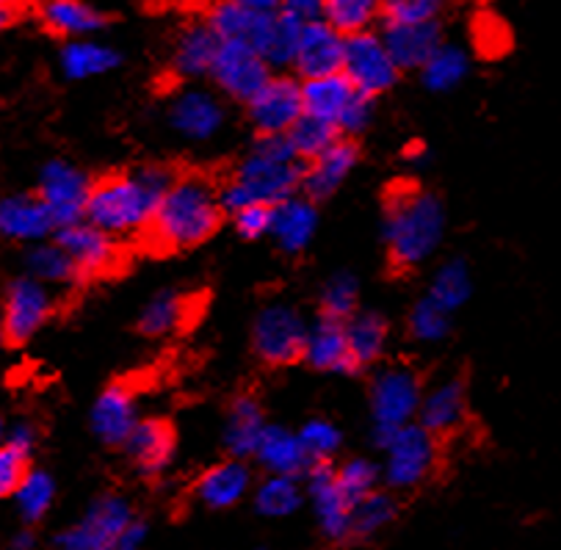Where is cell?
Masks as SVG:
<instances>
[{"mask_svg":"<svg viewBox=\"0 0 561 550\" xmlns=\"http://www.w3.org/2000/svg\"><path fill=\"white\" fill-rule=\"evenodd\" d=\"M305 177V161L294 152L288 136H261L236 172L219 188L221 208L236 214L247 205H279L296 197Z\"/></svg>","mask_w":561,"mask_h":550,"instance_id":"6da1fadb","label":"cell"},{"mask_svg":"<svg viewBox=\"0 0 561 550\" xmlns=\"http://www.w3.org/2000/svg\"><path fill=\"white\" fill-rule=\"evenodd\" d=\"M219 188L210 180L188 174L172 180L147 227V241L161 252L192 250L208 241L221 225Z\"/></svg>","mask_w":561,"mask_h":550,"instance_id":"7a4b0ae2","label":"cell"},{"mask_svg":"<svg viewBox=\"0 0 561 550\" xmlns=\"http://www.w3.org/2000/svg\"><path fill=\"white\" fill-rule=\"evenodd\" d=\"M172 174L163 169H139L114 174L94 183L87 203V221L111 238H128L147 232L158 203L172 186Z\"/></svg>","mask_w":561,"mask_h":550,"instance_id":"3957f363","label":"cell"},{"mask_svg":"<svg viewBox=\"0 0 561 550\" xmlns=\"http://www.w3.org/2000/svg\"><path fill=\"white\" fill-rule=\"evenodd\" d=\"M446 236V210L434 194L401 186L385 208V243L399 268L426 263Z\"/></svg>","mask_w":561,"mask_h":550,"instance_id":"277c9868","label":"cell"},{"mask_svg":"<svg viewBox=\"0 0 561 550\" xmlns=\"http://www.w3.org/2000/svg\"><path fill=\"white\" fill-rule=\"evenodd\" d=\"M423 388L415 371L404 365H393L377 374L370 385V415H374V440L385 446L393 432L410 426L421 410Z\"/></svg>","mask_w":561,"mask_h":550,"instance_id":"5b68a950","label":"cell"},{"mask_svg":"<svg viewBox=\"0 0 561 550\" xmlns=\"http://www.w3.org/2000/svg\"><path fill=\"white\" fill-rule=\"evenodd\" d=\"M382 475L393 490H412L432 475L437 465V437L428 435L421 423L401 426L385 440Z\"/></svg>","mask_w":561,"mask_h":550,"instance_id":"8992f818","label":"cell"},{"mask_svg":"<svg viewBox=\"0 0 561 550\" xmlns=\"http://www.w3.org/2000/svg\"><path fill=\"white\" fill-rule=\"evenodd\" d=\"M341 72L365 98H379V94L390 92L401 76V70L390 58L388 47H385L382 36L374 34V31L346 36Z\"/></svg>","mask_w":561,"mask_h":550,"instance_id":"52a82bcc","label":"cell"},{"mask_svg":"<svg viewBox=\"0 0 561 550\" xmlns=\"http://www.w3.org/2000/svg\"><path fill=\"white\" fill-rule=\"evenodd\" d=\"M305 341V319L288 305H268L252 324V348L266 365H290L301 359Z\"/></svg>","mask_w":561,"mask_h":550,"instance_id":"ba28073f","label":"cell"},{"mask_svg":"<svg viewBox=\"0 0 561 550\" xmlns=\"http://www.w3.org/2000/svg\"><path fill=\"white\" fill-rule=\"evenodd\" d=\"M0 316H3V330L7 343L23 346L34 341L36 332L47 324L53 316V296L45 283L34 277H18L9 283L3 301H0Z\"/></svg>","mask_w":561,"mask_h":550,"instance_id":"9c48e42d","label":"cell"},{"mask_svg":"<svg viewBox=\"0 0 561 550\" xmlns=\"http://www.w3.org/2000/svg\"><path fill=\"white\" fill-rule=\"evenodd\" d=\"M89 192H92V183H89L81 169L67 161H50L45 163L39 174L36 197L45 203L56 230H61V227L78 225V221L87 219Z\"/></svg>","mask_w":561,"mask_h":550,"instance_id":"30bf717a","label":"cell"},{"mask_svg":"<svg viewBox=\"0 0 561 550\" xmlns=\"http://www.w3.org/2000/svg\"><path fill=\"white\" fill-rule=\"evenodd\" d=\"M134 520V509L119 495H103L87 509V515L58 534V550H111L119 534Z\"/></svg>","mask_w":561,"mask_h":550,"instance_id":"8fae6325","label":"cell"},{"mask_svg":"<svg viewBox=\"0 0 561 550\" xmlns=\"http://www.w3.org/2000/svg\"><path fill=\"white\" fill-rule=\"evenodd\" d=\"M208 78L230 100L249 103L266 87V81L272 78V67L252 47L236 45V42H221Z\"/></svg>","mask_w":561,"mask_h":550,"instance_id":"7c38bea8","label":"cell"},{"mask_svg":"<svg viewBox=\"0 0 561 550\" xmlns=\"http://www.w3.org/2000/svg\"><path fill=\"white\" fill-rule=\"evenodd\" d=\"M249 119L261 136H288L299 116L305 114L301 105V83L294 78H268L266 87L247 103Z\"/></svg>","mask_w":561,"mask_h":550,"instance_id":"4fadbf2b","label":"cell"},{"mask_svg":"<svg viewBox=\"0 0 561 550\" xmlns=\"http://www.w3.org/2000/svg\"><path fill=\"white\" fill-rule=\"evenodd\" d=\"M56 241L70 255V261L76 263L78 277H100V274L114 272L116 263H119L116 238L89 225L87 219L56 230Z\"/></svg>","mask_w":561,"mask_h":550,"instance_id":"5bb4252c","label":"cell"},{"mask_svg":"<svg viewBox=\"0 0 561 550\" xmlns=\"http://www.w3.org/2000/svg\"><path fill=\"white\" fill-rule=\"evenodd\" d=\"M307 490H310V499H313V509L324 537L332 539V542H343V539L352 537L354 504L337 486L335 468L330 462H319L307 470Z\"/></svg>","mask_w":561,"mask_h":550,"instance_id":"9a60e30c","label":"cell"},{"mask_svg":"<svg viewBox=\"0 0 561 550\" xmlns=\"http://www.w3.org/2000/svg\"><path fill=\"white\" fill-rule=\"evenodd\" d=\"M343 47H346V36L332 31L324 20L301 25L299 45H296L294 56V70L305 81L337 76L343 70Z\"/></svg>","mask_w":561,"mask_h":550,"instance_id":"2e32d148","label":"cell"},{"mask_svg":"<svg viewBox=\"0 0 561 550\" xmlns=\"http://www.w3.org/2000/svg\"><path fill=\"white\" fill-rule=\"evenodd\" d=\"M208 28L219 36V42H236V45H247L263 56L266 47L268 31H272L274 12H252L243 9L232 0H216L208 9L205 18Z\"/></svg>","mask_w":561,"mask_h":550,"instance_id":"e0dca14e","label":"cell"},{"mask_svg":"<svg viewBox=\"0 0 561 550\" xmlns=\"http://www.w3.org/2000/svg\"><path fill=\"white\" fill-rule=\"evenodd\" d=\"M56 232L45 203L36 194L0 197V238L12 243H42Z\"/></svg>","mask_w":561,"mask_h":550,"instance_id":"ac0fdd59","label":"cell"},{"mask_svg":"<svg viewBox=\"0 0 561 550\" xmlns=\"http://www.w3.org/2000/svg\"><path fill=\"white\" fill-rule=\"evenodd\" d=\"M122 448L141 475L156 479L167 473L174 459V432L161 417H145L136 423V429L122 443Z\"/></svg>","mask_w":561,"mask_h":550,"instance_id":"d6986e66","label":"cell"},{"mask_svg":"<svg viewBox=\"0 0 561 550\" xmlns=\"http://www.w3.org/2000/svg\"><path fill=\"white\" fill-rule=\"evenodd\" d=\"M169 122L185 139H214L225 125V105L203 89H185L169 105Z\"/></svg>","mask_w":561,"mask_h":550,"instance_id":"ffe728a7","label":"cell"},{"mask_svg":"<svg viewBox=\"0 0 561 550\" xmlns=\"http://www.w3.org/2000/svg\"><path fill=\"white\" fill-rule=\"evenodd\" d=\"M379 36L401 72H421L432 53L443 45L440 23H385Z\"/></svg>","mask_w":561,"mask_h":550,"instance_id":"44dd1931","label":"cell"},{"mask_svg":"<svg viewBox=\"0 0 561 550\" xmlns=\"http://www.w3.org/2000/svg\"><path fill=\"white\" fill-rule=\"evenodd\" d=\"M139 406L128 385H111L92 406V429L105 446H122L139 423Z\"/></svg>","mask_w":561,"mask_h":550,"instance_id":"7402d4cb","label":"cell"},{"mask_svg":"<svg viewBox=\"0 0 561 550\" xmlns=\"http://www.w3.org/2000/svg\"><path fill=\"white\" fill-rule=\"evenodd\" d=\"M421 426L428 435H451L468 421V388L462 379H448L423 393L421 399Z\"/></svg>","mask_w":561,"mask_h":550,"instance_id":"603a6c76","label":"cell"},{"mask_svg":"<svg viewBox=\"0 0 561 550\" xmlns=\"http://www.w3.org/2000/svg\"><path fill=\"white\" fill-rule=\"evenodd\" d=\"M301 359L313 365L316 371H332V374L357 371L352 352H348L346 326H343V321L324 319V316H321L313 326H307V341H305V354H301Z\"/></svg>","mask_w":561,"mask_h":550,"instance_id":"cb8c5ba5","label":"cell"},{"mask_svg":"<svg viewBox=\"0 0 561 550\" xmlns=\"http://www.w3.org/2000/svg\"><path fill=\"white\" fill-rule=\"evenodd\" d=\"M39 20L53 36L67 42L92 39L108 25V18L87 0H42Z\"/></svg>","mask_w":561,"mask_h":550,"instance_id":"d4e9b609","label":"cell"},{"mask_svg":"<svg viewBox=\"0 0 561 550\" xmlns=\"http://www.w3.org/2000/svg\"><path fill=\"white\" fill-rule=\"evenodd\" d=\"M319 227V214H316L313 199L288 197L272 208V230L268 236L277 241V247L288 255H299L310 247Z\"/></svg>","mask_w":561,"mask_h":550,"instance_id":"484cf974","label":"cell"},{"mask_svg":"<svg viewBox=\"0 0 561 550\" xmlns=\"http://www.w3.org/2000/svg\"><path fill=\"white\" fill-rule=\"evenodd\" d=\"M357 163V147L352 141L341 139L330 147L327 152H321L319 158L305 167V177H301V188H305L307 199H327L343 186V180L348 177V172Z\"/></svg>","mask_w":561,"mask_h":550,"instance_id":"4316f807","label":"cell"},{"mask_svg":"<svg viewBox=\"0 0 561 550\" xmlns=\"http://www.w3.org/2000/svg\"><path fill=\"white\" fill-rule=\"evenodd\" d=\"M249 490H252V473L243 459H227L199 475L194 493L208 509H230Z\"/></svg>","mask_w":561,"mask_h":550,"instance_id":"83f0119b","label":"cell"},{"mask_svg":"<svg viewBox=\"0 0 561 550\" xmlns=\"http://www.w3.org/2000/svg\"><path fill=\"white\" fill-rule=\"evenodd\" d=\"M357 94L359 92L346 81L343 72L327 78H313V81H301V105H305V114L330 122L335 130Z\"/></svg>","mask_w":561,"mask_h":550,"instance_id":"f1b7e54d","label":"cell"},{"mask_svg":"<svg viewBox=\"0 0 561 550\" xmlns=\"http://www.w3.org/2000/svg\"><path fill=\"white\" fill-rule=\"evenodd\" d=\"M255 459L266 468L268 475H296L299 479L313 468L310 457L301 448L299 435L283 429V426H266L255 448Z\"/></svg>","mask_w":561,"mask_h":550,"instance_id":"f546056e","label":"cell"},{"mask_svg":"<svg viewBox=\"0 0 561 550\" xmlns=\"http://www.w3.org/2000/svg\"><path fill=\"white\" fill-rule=\"evenodd\" d=\"M219 36L208 28V23H194L178 36L172 56V70L178 78L194 81V78H208L214 58L219 53Z\"/></svg>","mask_w":561,"mask_h":550,"instance_id":"4dcf8cb0","label":"cell"},{"mask_svg":"<svg viewBox=\"0 0 561 550\" xmlns=\"http://www.w3.org/2000/svg\"><path fill=\"white\" fill-rule=\"evenodd\" d=\"M122 61L114 47L98 39H72L58 53V70L70 81H89L116 70Z\"/></svg>","mask_w":561,"mask_h":550,"instance_id":"1f68e13d","label":"cell"},{"mask_svg":"<svg viewBox=\"0 0 561 550\" xmlns=\"http://www.w3.org/2000/svg\"><path fill=\"white\" fill-rule=\"evenodd\" d=\"M266 426L268 423L266 417H263L261 404H257L252 396H241V399H236V404L230 406V415H227V429H225L227 451L232 454V459L255 457V448L257 443H261Z\"/></svg>","mask_w":561,"mask_h":550,"instance_id":"d6a6232c","label":"cell"},{"mask_svg":"<svg viewBox=\"0 0 561 550\" xmlns=\"http://www.w3.org/2000/svg\"><path fill=\"white\" fill-rule=\"evenodd\" d=\"M346 326V341H348V352H352L354 365L365 368V365H374L379 357L385 354L390 341V330H388V321L382 319L379 313H354L352 319L343 321Z\"/></svg>","mask_w":561,"mask_h":550,"instance_id":"836d02e7","label":"cell"},{"mask_svg":"<svg viewBox=\"0 0 561 550\" xmlns=\"http://www.w3.org/2000/svg\"><path fill=\"white\" fill-rule=\"evenodd\" d=\"M470 72V56L465 47L454 45V42H443L437 50L432 53L426 65L421 67L423 87L432 92H451L459 83L468 78Z\"/></svg>","mask_w":561,"mask_h":550,"instance_id":"e575fe53","label":"cell"},{"mask_svg":"<svg viewBox=\"0 0 561 550\" xmlns=\"http://www.w3.org/2000/svg\"><path fill=\"white\" fill-rule=\"evenodd\" d=\"M188 316H192V299L174 290H163L145 305L139 316V330L150 337H163L180 330Z\"/></svg>","mask_w":561,"mask_h":550,"instance_id":"d590c367","label":"cell"},{"mask_svg":"<svg viewBox=\"0 0 561 550\" xmlns=\"http://www.w3.org/2000/svg\"><path fill=\"white\" fill-rule=\"evenodd\" d=\"M382 18V0H324V23L341 36H357Z\"/></svg>","mask_w":561,"mask_h":550,"instance_id":"8d00e7d4","label":"cell"},{"mask_svg":"<svg viewBox=\"0 0 561 550\" xmlns=\"http://www.w3.org/2000/svg\"><path fill=\"white\" fill-rule=\"evenodd\" d=\"M25 268H28V277L45 285H67L78 279L76 263L58 247V241H42L31 247L28 255H25Z\"/></svg>","mask_w":561,"mask_h":550,"instance_id":"74e56055","label":"cell"},{"mask_svg":"<svg viewBox=\"0 0 561 550\" xmlns=\"http://www.w3.org/2000/svg\"><path fill=\"white\" fill-rule=\"evenodd\" d=\"M305 501V490L296 475H266L255 490V506L263 517H288Z\"/></svg>","mask_w":561,"mask_h":550,"instance_id":"f35d334b","label":"cell"},{"mask_svg":"<svg viewBox=\"0 0 561 550\" xmlns=\"http://www.w3.org/2000/svg\"><path fill=\"white\" fill-rule=\"evenodd\" d=\"M473 294V277L465 261H448L434 272L432 285H428V296L446 310H459L465 301Z\"/></svg>","mask_w":561,"mask_h":550,"instance_id":"ab89813d","label":"cell"},{"mask_svg":"<svg viewBox=\"0 0 561 550\" xmlns=\"http://www.w3.org/2000/svg\"><path fill=\"white\" fill-rule=\"evenodd\" d=\"M53 501H56V481L45 470H28L23 484L14 493V504H18L20 515L25 523H39L42 517L50 512Z\"/></svg>","mask_w":561,"mask_h":550,"instance_id":"60d3db41","label":"cell"},{"mask_svg":"<svg viewBox=\"0 0 561 550\" xmlns=\"http://www.w3.org/2000/svg\"><path fill=\"white\" fill-rule=\"evenodd\" d=\"M288 141H290V147H294L296 156H299L301 161L310 163L313 158H319L321 152L330 150L335 141H341V134L332 128L330 122L301 114L299 122H296L294 128L288 130Z\"/></svg>","mask_w":561,"mask_h":550,"instance_id":"b9f144b4","label":"cell"},{"mask_svg":"<svg viewBox=\"0 0 561 550\" xmlns=\"http://www.w3.org/2000/svg\"><path fill=\"white\" fill-rule=\"evenodd\" d=\"M396 501L388 493H374L365 495L363 501H357L352 509V537H374L382 528H388L396 517Z\"/></svg>","mask_w":561,"mask_h":550,"instance_id":"7bdbcfd3","label":"cell"},{"mask_svg":"<svg viewBox=\"0 0 561 550\" xmlns=\"http://www.w3.org/2000/svg\"><path fill=\"white\" fill-rule=\"evenodd\" d=\"M451 310L437 305L432 296H423L410 313V335L415 337L417 343L446 341L448 332H451Z\"/></svg>","mask_w":561,"mask_h":550,"instance_id":"ee69618b","label":"cell"},{"mask_svg":"<svg viewBox=\"0 0 561 550\" xmlns=\"http://www.w3.org/2000/svg\"><path fill=\"white\" fill-rule=\"evenodd\" d=\"M359 283L352 274H335L321 290V316L335 321H348L357 313Z\"/></svg>","mask_w":561,"mask_h":550,"instance_id":"f6af8a7d","label":"cell"},{"mask_svg":"<svg viewBox=\"0 0 561 550\" xmlns=\"http://www.w3.org/2000/svg\"><path fill=\"white\" fill-rule=\"evenodd\" d=\"M301 25L288 20L285 14L274 12L272 31H268L266 47H263V58L268 67H294L296 45H299Z\"/></svg>","mask_w":561,"mask_h":550,"instance_id":"bcb514c9","label":"cell"},{"mask_svg":"<svg viewBox=\"0 0 561 550\" xmlns=\"http://www.w3.org/2000/svg\"><path fill=\"white\" fill-rule=\"evenodd\" d=\"M379 475H382V470L370 462V459H363V457L348 459V462H343L341 468L335 470L337 486H341L343 495H346L352 504H357V501H363L365 495H370L374 490H377Z\"/></svg>","mask_w":561,"mask_h":550,"instance_id":"7dc6e473","label":"cell"},{"mask_svg":"<svg viewBox=\"0 0 561 550\" xmlns=\"http://www.w3.org/2000/svg\"><path fill=\"white\" fill-rule=\"evenodd\" d=\"M296 435H299L301 448H305V454L310 457V462L313 465L330 462V459L335 457L343 446L341 429H337L335 423L321 421V417L319 421L305 423V426H301V432H296Z\"/></svg>","mask_w":561,"mask_h":550,"instance_id":"c3c4849f","label":"cell"},{"mask_svg":"<svg viewBox=\"0 0 561 550\" xmlns=\"http://www.w3.org/2000/svg\"><path fill=\"white\" fill-rule=\"evenodd\" d=\"M448 0H382L385 23H437Z\"/></svg>","mask_w":561,"mask_h":550,"instance_id":"681fc988","label":"cell"},{"mask_svg":"<svg viewBox=\"0 0 561 550\" xmlns=\"http://www.w3.org/2000/svg\"><path fill=\"white\" fill-rule=\"evenodd\" d=\"M31 470V454L9 446L7 440L0 443V499H14L18 486Z\"/></svg>","mask_w":561,"mask_h":550,"instance_id":"f907efd6","label":"cell"},{"mask_svg":"<svg viewBox=\"0 0 561 550\" xmlns=\"http://www.w3.org/2000/svg\"><path fill=\"white\" fill-rule=\"evenodd\" d=\"M232 221H236L238 236L255 241V238L268 236V230H272V208L268 205H247V208L232 214Z\"/></svg>","mask_w":561,"mask_h":550,"instance_id":"816d5d0a","label":"cell"},{"mask_svg":"<svg viewBox=\"0 0 561 550\" xmlns=\"http://www.w3.org/2000/svg\"><path fill=\"white\" fill-rule=\"evenodd\" d=\"M277 12L299 25L319 23L324 18V0H279Z\"/></svg>","mask_w":561,"mask_h":550,"instance_id":"f5cc1de1","label":"cell"},{"mask_svg":"<svg viewBox=\"0 0 561 550\" xmlns=\"http://www.w3.org/2000/svg\"><path fill=\"white\" fill-rule=\"evenodd\" d=\"M145 542H147V526L134 517V520L128 523V528L119 534V539H116L111 550H145Z\"/></svg>","mask_w":561,"mask_h":550,"instance_id":"db71d44e","label":"cell"},{"mask_svg":"<svg viewBox=\"0 0 561 550\" xmlns=\"http://www.w3.org/2000/svg\"><path fill=\"white\" fill-rule=\"evenodd\" d=\"M7 443H9V446L20 448V451L34 454L36 429H34V426H31V423H25V421L14 423V426H7Z\"/></svg>","mask_w":561,"mask_h":550,"instance_id":"11a10c76","label":"cell"},{"mask_svg":"<svg viewBox=\"0 0 561 550\" xmlns=\"http://www.w3.org/2000/svg\"><path fill=\"white\" fill-rule=\"evenodd\" d=\"M238 7L252 9V12H277L279 0H232Z\"/></svg>","mask_w":561,"mask_h":550,"instance_id":"9f6ffc18","label":"cell"},{"mask_svg":"<svg viewBox=\"0 0 561 550\" xmlns=\"http://www.w3.org/2000/svg\"><path fill=\"white\" fill-rule=\"evenodd\" d=\"M31 548H34V534L23 531L14 537V550H31Z\"/></svg>","mask_w":561,"mask_h":550,"instance_id":"6f0895ef","label":"cell"},{"mask_svg":"<svg viewBox=\"0 0 561 550\" xmlns=\"http://www.w3.org/2000/svg\"><path fill=\"white\" fill-rule=\"evenodd\" d=\"M25 3H31V0H0V9H7V12L18 14V9L25 7Z\"/></svg>","mask_w":561,"mask_h":550,"instance_id":"680465c9","label":"cell"},{"mask_svg":"<svg viewBox=\"0 0 561 550\" xmlns=\"http://www.w3.org/2000/svg\"><path fill=\"white\" fill-rule=\"evenodd\" d=\"M14 23V12H7V9H0V31L9 28Z\"/></svg>","mask_w":561,"mask_h":550,"instance_id":"91938a15","label":"cell"},{"mask_svg":"<svg viewBox=\"0 0 561 550\" xmlns=\"http://www.w3.org/2000/svg\"><path fill=\"white\" fill-rule=\"evenodd\" d=\"M7 343V330H3V316H0V346Z\"/></svg>","mask_w":561,"mask_h":550,"instance_id":"94428289","label":"cell"},{"mask_svg":"<svg viewBox=\"0 0 561 550\" xmlns=\"http://www.w3.org/2000/svg\"><path fill=\"white\" fill-rule=\"evenodd\" d=\"M7 440V423H3V417H0V443Z\"/></svg>","mask_w":561,"mask_h":550,"instance_id":"6125c7cd","label":"cell"}]
</instances>
